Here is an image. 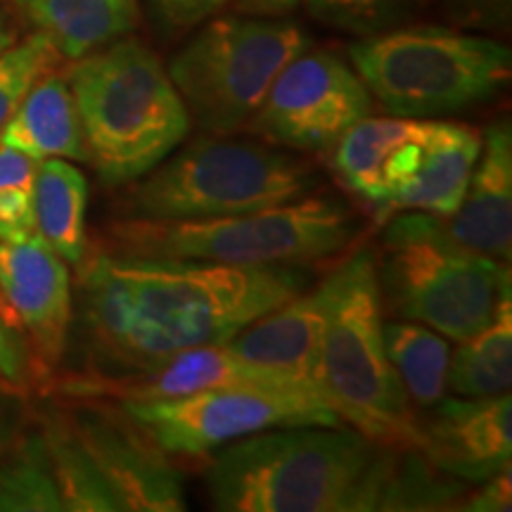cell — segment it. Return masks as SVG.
<instances>
[{
    "mask_svg": "<svg viewBox=\"0 0 512 512\" xmlns=\"http://www.w3.org/2000/svg\"><path fill=\"white\" fill-rule=\"evenodd\" d=\"M512 0H456L460 15L479 24L503 27L510 17Z\"/></svg>",
    "mask_w": 512,
    "mask_h": 512,
    "instance_id": "cell-32",
    "label": "cell"
},
{
    "mask_svg": "<svg viewBox=\"0 0 512 512\" xmlns=\"http://www.w3.org/2000/svg\"><path fill=\"white\" fill-rule=\"evenodd\" d=\"M88 181L69 159H43L36 169V235L67 264L86 256Z\"/></svg>",
    "mask_w": 512,
    "mask_h": 512,
    "instance_id": "cell-21",
    "label": "cell"
},
{
    "mask_svg": "<svg viewBox=\"0 0 512 512\" xmlns=\"http://www.w3.org/2000/svg\"><path fill=\"white\" fill-rule=\"evenodd\" d=\"M477 491L463 496L458 510L465 512H508L512 508V467L475 484Z\"/></svg>",
    "mask_w": 512,
    "mask_h": 512,
    "instance_id": "cell-29",
    "label": "cell"
},
{
    "mask_svg": "<svg viewBox=\"0 0 512 512\" xmlns=\"http://www.w3.org/2000/svg\"><path fill=\"white\" fill-rule=\"evenodd\" d=\"M57 53L79 60L131 34L138 24V0H15Z\"/></svg>",
    "mask_w": 512,
    "mask_h": 512,
    "instance_id": "cell-20",
    "label": "cell"
},
{
    "mask_svg": "<svg viewBox=\"0 0 512 512\" xmlns=\"http://www.w3.org/2000/svg\"><path fill=\"white\" fill-rule=\"evenodd\" d=\"M351 67L392 117H439L496 98L512 53L489 36L446 27H396L361 36Z\"/></svg>",
    "mask_w": 512,
    "mask_h": 512,
    "instance_id": "cell-6",
    "label": "cell"
},
{
    "mask_svg": "<svg viewBox=\"0 0 512 512\" xmlns=\"http://www.w3.org/2000/svg\"><path fill=\"white\" fill-rule=\"evenodd\" d=\"M69 427L110 484L124 512H181L185 484L171 463L119 406L88 403L67 415Z\"/></svg>",
    "mask_w": 512,
    "mask_h": 512,
    "instance_id": "cell-12",
    "label": "cell"
},
{
    "mask_svg": "<svg viewBox=\"0 0 512 512\" xmlns=\"http://www.w3.org/2000/svg\"><path fill=\"white\" fill-rule=\"evenodd\" d=\"M43 437L53 456L64 512H121L117 496L76 439L67 418L46 420Z\"/></svg>",
    "mask_w": 512,
    "mask_h": 512,
    "instance_id": "cell-25",
    "label": "cell"
},
{
    "mask_svg": "<svg viewBox=\"0 0 512 512\" xmlns=\"http://www.w3.org/2000/svg\"><path fill=\"white\" fill-rule=\"evenodd\" d=\"M430 3L432 0H304L309 15L318 22L356 36L403 27Z\"/></svg>",
    "mask_w": 512,
    "mask_h": 512,
    "instance_id": "cell-26",
    "label": "cell"
},
{
    "mask_svg": "<svg viewBox=\"0 0 512 512\" xmlns=\"http://www.w3.org/2000/svg\"><path fill=\"white\" fill-rule=\"evenodd\" d=\"M482 133L465 124L432 121L422 162L411 181L396 192L380 211V221L399 211H425L432 216H451L463 202L472 169H475Z\"/></svg>",
    "mask_w": 512,
    "mask_h": 512,
    "instance_id": "cell-18",
    "label": "cell"
},
{
    "mask_svg": "<svg viewBox=\"0 0 512 512\" xmlns=\"http://www.w3.org/2000/svg\"><path fill=\"white\" fill-rule=\"evenodd\" d=\"M29 375L27 347L19 339L17 330L0 313V377L5 382L22 384Z\"/></svg>",
    "mask_w": 512,
    "mask_h": 512,
    "instance_id": "cell-30",
    "label": "cell"
},
{
    "mask_svg": "<svg viewBox=\"0 0 512 512\" xmlns=\"http://www.w3.org/2000/svg\"><path fill=\"white\" fill-rule=\"evenodd\" d=\"M313 188V171L285 152L209 133L145 174L128 211L143 221L226 219L302 200Z\"/></svg>",
    "mask_w": 512,
    "mask_h": 512,
    "instance_id": "cell-7",
    "label": "cell"
},
{
    "mask_svg": "<svg viewBox=\"0 0 512 512\" xmlns=\"http://www.w3.org/2000/svg\"><path fill=\"white\" fill-rule=\"evenodd\" d=\"M0 512H64L43 430L12 437L0 448Z\"/></svg>",
    "mask_w": 512,
    "mask_h": 512,
    "instance_id": "cell-24",
    "label": "cell"
},
{
    "mask_svg": "<svg viewBox=\"0 0 512 512\" xmlns=\"http://www.w3.org/2000/svg\"><path fill=\"white\" fill-rule=\"evenodd\" d=\"M12 43H15V29L10 27L8 17L0 12V53H3V50H8Z\"/></svg>",
    "mask_w": 512,
    "mask_h": 512,
    "instance_id": "cell-35",
    "label": "cell"
},
{
    "mask_svg": "<svg viewBox=\"0 0 512 512\" xmlns=\"http://www.w3.org/2000/svg\"><path fill=\"white\" fill-rule=\"evenodd\" d=\"M384 309L453 342L472 337L510 294V264L465 252L434 235L430 214L406 211L384 230L377 264Z\"/></svg>",
    "mask_w": 512,
    "mask_h": 512,
    "instance_id": "cell-8",
    "label": "cell"
},
{
    "mask_svg": "<svg viewBox=\"0 0 512 512\" xmlns=\"http://www.w3.org/2000/svg\"><path fill=\"white\" fill-rule=\"evenodd\" d=\"M418 422L420 451L448 475L475 486L512 467L510 392L456 399L444 396Z\"/></svg>",
    "mask_w": 512,
    "mask_h": 512,
    "instance_id": "cell-14",
    "label": "cell"
},
{
    "mask_svg": "<svg viewBox=\"0 0 512 512\" xmlns=\"http://www.w3.org/2000/svg\"><path fill=\"white\" fill-rule=\"evenodd\" d=\"M320 387L347 425L389 446H422L420 422L384 347L377 256L358 249L337 266L320 349Z\"/></svg>",
    "mask_w": 512,
    "mask_h": 512,
    "instance_id": "cell-5",
    "label": "cell"
},
{
    "mask_svg": "<svg viewBox=\"0 0 512 512\" xmlns=\"http://www.w3.org/2000/svg\"><path fill=\"white\" fill-rule=\"evenodd\" d=\"M230 3L249 17H285L297 10L299 0H230Z\"/></svg>",
    "mask_w": 512,
    "mask_h": 512,
    "instance_id": "cell-33",
    "label": "cell"
},
{
    "mask_svg": "<svg viewBox=\"0 0 512 512\" xmlns=\"http://www.w3.org/2000/svg\"><path fill=\"white\" fill-rule=\"evenodd\" d=\"M88 164L110 188L138 181L190 133V114L159 57L136 38L83 55L69 72Z\"/></svg>",
    "mask_w": 512,
    "mask_h": 512,
    "instance_id": "cell-3",
    "label": "cell"
},
{
    "mask_svg": "<svg viewBox=\"0 0 512 512\" xmlns=\"http://www.w3.org/2000/svg\"><path fill=\"white\" fill-rule=\"evenodd\" d=\"M448 361V392L456 396H494L510 392L512 382V297L505 294L489 325L458 342Z\"/></svg>",
    "mask_w": 512,
    "mask_h": 512,
    "instance_id": "cell-22",
    "label": "cell"
},
{
    "mask_svg": "<svg viewBox=\"0 0 512 512\" xmlns=\"http://www.w3.org/2000/svg\"><path fill=\"white\" fill-rule=\"evenodd\" d=\"M335 287L337 268L323 283L306 287L304 292L294 294L292 299L275 306L266 316L256 318L226 344L249 361L264 363V366L309 384L313 392L328 401L320 387V349H323V335Z\"/></svg>",
    "mask_w": 512,
    "mask_h": 512,
    "instance_id": "cell-17",
    "label": "cell"
},
{
    "mask_svg": "<svg viewBox=\"0 0 512 512\" xmlns=\"http://www.w3.org/2000/svg\"><path fill=\"white\" fill-rule=\"evenodd\" d=\"M399 448L344 422L275 427L214 451L204 484L221 512H377Z\"/></svg>",
    "mask_w": 512,
    "mask_h": 512,
    "instance_id": "cell-2",
    "label": "cell"
},
{
    "mask_svg": "<svg viewBox=\"0 0 512 512\" xmlns=\"http://www.w3.org/2000/svg\"><path fill=\"white\" fill-rule=\"evenodd\" d=\"M373 110V95L342 57L304 50L287 64L247 128L299 152H328Z\"/></svg>",
    "mask_w": 512,
    "mask_h": 512,
    "instance_id": "cell-11",
    "label": "cell"
},
{
    "mask_svg": "<svg viewBox=\"0 0 512 512\" xmlns=\"http://www.w3.org/2000/svg\"><path fill=\"white\" fill-rule=\"evenodd\" d=\"M15 425H17V403L10 394H5L0 389V448L15 437Z\"/></svg>",
    "mask_w": 512,
    "mask_h": 512,
    "instance_id": "cell-34",
    "label": "cell"
},
{
    "mask_svg": "<svg viewBox=\"0 0 512 512\" xmlns=\"http://www.w3.org/2000/svg\"><path fill=\"white\" fill-rule=\"evenodd\" d=\"M430 131L432 121L368 114L332 147V166L339 181L380 214L418 171Z\"/></svg>",
    "mask_w": 512,
    "mask_h": 512,
    "instance_id": "cell-16",
    "label": "cell"
},
{
    "mask_svg": "<svg viewBox=\"0 0 512 512\" xmlns=\"http://www.w3.org/2000/svg\"><path fill=\"white\" fill-rule=\"evenodd\" d=\"M0 143L24 152L36 162H88L79 112L67 79L53 72L41 76L3 126Z\"/></svg>",
    "mask_w": 512,
    "mask_h": 512,
    "instance_id": "cell-19",
    "label": "cell"
},
{
    "mask_svg": "<svg viewBox=\"0 0 512 512\" xmlns=\"http://www.w3.org/2000/svg\"><path fill=\"white\" fill-rule=\"evenodd\" d=\"M36 169V159L0 143V242L36 233Z\"/></svg>",
    "mask_w": 512,
    "mask_h": 512,
    "instance_id": "cell-28",
    "label": "cell"
},
{
    "mask_svg": "<svg viewBox=\"0 0 512 512\" xmlns=\"http://www.w3.org/2000/svg\"><path fill=\"white\" fill-rule=\"evenodd\" d=\"M387 356L415 406L430 408L448 392L451 347L437 330L415 320L384 323Z\"/></svg>",
    "mask_w": 512,
    "mask_h": 512,
    "instance_id": "cell-23",
    "label": "cell"
},
{
    "mask_svg": "<svg viewBox=\"0 0 512 512\" xmlns=\"http://www.w3.org/2000/svg\"><path fill=\"white\" fill-rule=\"evenodd\" d=\"M434 235L465 252L510 264L512 254V131L498 121L482 133V150L465 197L451 216L430 214Z\"/></svg>",
    "mask_w": 512,
    "mask_h": 512,
    "instance_id": "cell-15",
    "label": "cell"
},
{
    "mask_svg": "<svg viewBox=\"0 0 512 512\" xmlns=\"http://www.w3.org/2000/svg\"><path fill=\"white\" fill-rule=\"evenodd\" d=\"M62 55L57 53L53 41L41 31L12 43L0 53V131L8 124L34 83L53 72Z\"/></svg>",
    "mask_w": 512,
    "mask_h": 512,
    "instance_id": "cell-27",
    "label": "cell"
},
{
    "mask_svg": "<svg viewBox=\"0 0 512 512\" xmlns=\"http://www.w3.org/2000/svg\"><path fill=\"white\" fill-rule=\"evenodd\" d=\"M309 285L304 266H233L107 252L91 256L79 275L81 320L95 356L112 375H128L181 351L226 344Z\"/></svg>",
    "mask_w": 512,
    "mask_h": 512,
    "instance_id": "cell-1",
    "label": "cell"
},
{
    "mask_svg": "<svg viewBox=\"0 0 512 512\" xmlns=\"http://www.w3.org/2000/svg\"><path fill=\"white\" fill-rule=\"evenodd\" d=\"M169 27H192L219 12L228 0H152Z\"/></svg>",
    "mask_w": 512,
    "mask_h": 512,
    "instance_id": "cell-31",
    "label": "cell"
},
{
    "mask_svg": "<svg viewBox=\"0 0 512 512\" xmlns=\"http://www.w3.org/2000/svg\"><path fill=\"white\" fill-rule=\"evenodd\" d=\"M124 415L166 456H209L249 434L294 425H342L316 396L264 389H204L185 396L117 401Z\"/></svg>",
    "mask_w": 512,
    "mask_h": 512,
    "instance_id": "cell-10",
    "label": "cell"
},
{
    "mask_svg": "<svg viewBox=\"0 0 512 512\" xmlns=\"http://www.w3.org/2000/svg\"><path fill=\"white\" fill-rule=\"evenodd\" d=\"M311 41L275 17L211 19L171 57L169 72L190 121L216 136L245 128L273 81Z\"/></svg>",
    "mask_w": 512,
    "mask_h": 512,
    "instance_id": "cell-9",
    "label": "cell"
},
{
    "mask_svg": "<svg viewBox=\"0 0 512 512\" xmlns=\"http://www.w3.org/2000/svg\"><path fill=\"white\" fill-rule=\"evenodd\" d=\"M0 313L29 337L43 368L62 361L74 316L72 275L36 233L0 242Z\"/></svg>",
    "mask_w": 512,
    "mask_h": 512,
    "instance_id": "cell-13",
    "label": "cell"
},
{
    "mask_svg": "<svg viewBox=\"0 0 512 512\" xmlns=\"http://www.w3.org/2000/svg\"><path fill=\"white\" fill-rule=\"evenodd\" d=\"M358 219L344 202L302 197L209 221L131 219L112 228L114 254L233 266H304L351 245Z\"/></svg>",
    "mask_w": 512,
    "mask_h": 512,
    "instance_id": "cell-4",
    "label": "cell"
}]
</instances>
